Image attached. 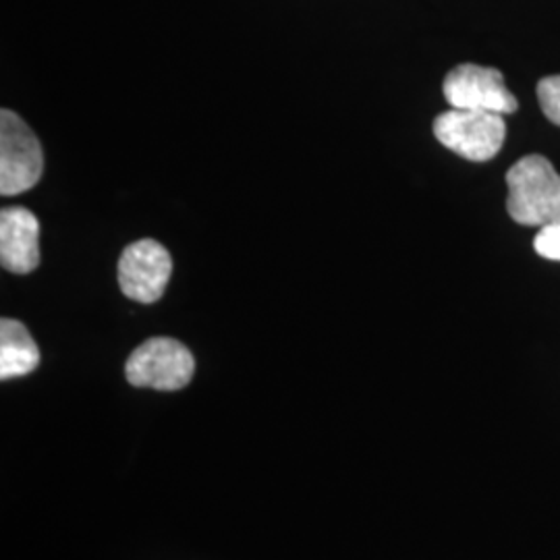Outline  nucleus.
<instances>
[{
    "mask_svg": "<svg viewBox=\"0 0 560 560\" xmlns=\"http://www.w3.org/2000/svg\"><path fill=\"white\" fill-rule=\"evenodd\" d=\"M44 171L40 140L18 113H0V194L18 196L32 189Z\"/></svg>",
    "mask_w": 560,
    "mask_h": 560,
    "instance_id": "3",
    "label": "nucleus"
},
{
    "mask_svg": "<svg viewBox=\"0 0 560 560\" xmlns=\"http://www.w3.org/2000/svg\"><path fill=\"white\" fill-rule=\"evenodd\" d=\"M0 264L13 275H30L40 264V221L23 206L0 212Z\"/></svg>",
    "mask_w": 560,
    "mask_h": 560,
    "instance_id": "7",
    "label": "nucleus"
},
{
    "mask_svg": "<svg viewBox=\"0 0 560 560\" xmlns=\"http://www.w3.org/2000/svg\"><path fill=\"white\" fill-rule=\"evenodd\" d=\"M434 136L465 161L486 162L501 152L506 122L494 113L451 108L434 120Z\"/></svg>",
    "mask_w": 560,
    "mask_h": 560,
    "instance_id": "4",
    "label": "nucleus"
},
{
    "mask_svg": "<svg viewBox=\"0 0 560 560\" xmlns=\"http://www.w3.org/2000/svg\"><path fill=\"white\" fill-rule=\"evenodd\" d=\"M534 247L541 258L560 261V221L540 229L534 240Z\"/></svg>",
    "mask_w": 560,
    "mask_h": 560,
    "instance_id": "10",
    "label": "nucleus"
},
{
    "mask_svg": "<svg viewBox=\"0 0 560 560\" xmlns=\"http://www.w3.org/2000/svg\"><path fill=\"white\" fill-rule=\"evenodd\" d=\"M40 365V349L18 320L0 322V378L11 381L32 374Z\"/></svg>",
    "mask_w": 560,
    "mask_h": 560,
    "instance_id": "8",
    "label": "nucleus"
},
{
    "mask_svg": "<svg viewBox=\"0 0 560 560\" xmlns=\"http://www.w3.org/2000/svg\"><path fill=\"white\" fill-rule=\"evenodd\" d=\"M194 372L196 360L191 351L179 340L168 337L141 342L125 365V376L129 384L168 393L185 388L194 378Z\"/></svg>",
    "mask_w": 560,
    "mask_h": 560,
    "instance_id": "2",
    "label": "nucleus"
},
{
    "mask_svg": "<svg viewBox=\"0 0 560 560\" xmlns=\"http://www.w3.org/2000/svg\"><path fill=\"white\" fill-rule=\"evenodd\" d=\"M511 219L525 226H550L560 221V175L540 154L525 156L506 173Z\"/></svg>",
    "mask_w": 560,
    "mask_h": 560,
    "instance_id": "1",
    "label": "nucleus"
},
{
    "mask_svg": "<svg viewBox=\"0 0 560 560\" xmlns=\"http://www.w3.org/2000/svg\"><path fill=\"white\" fill-rule=\"evenodd\" d=\"M444 98L460 110L513 115L517 98L504 85L502 73L492 67L459 65L444 80Z\"/></svg>",
    "mask_w": 560,
    "mask_h": 560,
    "instance_id": "5",
    "label": "nucleus"
},
{
    "mask_svg": "<svg viewBox=\"0 0 560 560\" xmlns=\"http://www.w3.org/2000/svg\"><path fill=\"white\" fill-rule=\"evenodd\" d=\"M538 101L548 120L560 125V75L544 78L538 83Z\"/></svg>",
    "mask_w": 560,
    "mask_h": 560,
    "instance_id": "9",
    "label": "nucleus"
},
{
    "mask_svg": "<svg viewBox=\"0 0 560 560\" xmlns=\"http://www.w3.org/2000/svg\"><path fill=\"white\" fill-rule=\"evenodd\" d=\"M173 272V260L159 241H133L119 260V284L125 298L138 303H156L164 295Z\"/></svg>",
    "mask_w": 560,
    "mask_h": 560,
    "instance_id": "6",
    "label": "nucleus"
}]
</instances>
